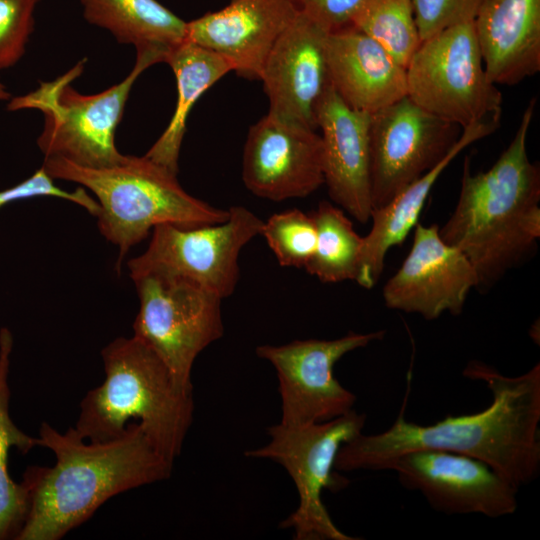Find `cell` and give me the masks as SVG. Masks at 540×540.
I'll return each mask as SVG.
<instances>
[{
    "label": "cell",
    "instance_id": "obj_21",
    "mask_svg": "<svg viewBox=\"0 0 540 540\" xmlns=\"http://www.w3.org/2000/svg\"><path fill=\"white\" fill-rule=\"evenodd\" d=\"M499 126V121L486 120L463 129L447 155L433 168L413 181L389 203L371 213L370 232L363 237L355 281L366 289L379 280L387 252L402 244L418 223L432 187L449 164L469 145L481 140Z\"/></svg>",
    "mask_w": 540,
    "mask_h": 540
},
{
    "label": "cell",
    "instance_id": "obj_13",
    "mask_svg": "<svg viewBox=\"0 0 540 540\" xmlns=\"http://www.w3.org/2000/svg\"><path fill=\"white\" fill-rule=\"evenodd\" d=\"M408 490L420 492L436 511L499 518L513 514L519 489L476 458L443 450H416L388 467Z\"/></svg>",
    "mask_w": 540,
    "mask_h": 540
},
{
    "label": "cell",
    "instance_id": "obj_22",
    "mask_svg": "<svg viewBox=\"0 0 540 540\" xmlns=\"http://www.w3.org/2000/svg\"><path fill=\"white\" fill-rule=\"evenodd\" d=\"M164 62L175 75L176 106L166 129L144 156L177 174L187 118L194 104L233 67L218 53L187 40L171 48Z\"/></svg>",
    "mask_w": 540,
    "mask_h": 540
},
{
    "label": "cell",
    "instance_id": "obj_1",
    "mask_svg": "<svg viewBox=\"0 0 540 540\" xmlns=\"http://www.w3.org/2000/svg\"><path fill=\"white\" fill-rule=\"evenodd\" d=\"M463 375L482 381L490 390L492 402L484 410L419 425L407 421L402 409L386 431L360 433L344 443L336 455L335 470H388L405 453L443 450L481 460L518 489L530 484L540 471L539 363L511 377L471 360Z\"/></svg>",
    "mask_w": 540,
    "mask_h": 540
},
{
    "label": "cell",
    "instance_id": "obj_29",
    "mask_svg": "<svg viewBox=\"0 0 540 540\" xmlns=\"http://www.w3.org/2000/svg\"><path fill=\"white\" fill-rule=\"evenodd\" d=\"M421 41L460 23L474 21L484 0H411Z\"/></svg>",
    "mask_w": 540,
    "mask_h": 540
},
{
    "label": "cell",
    "instance_id": "obj_32",
    "mask_svg": "<svg viewBox=\"0 0 540 540\" xmlns=\"http://www.w3.org/2000/svg\"><path fill=\"white\" fill-rule=\"evenodd\" d=\"M10 98H11V94L9 93L5 84L0 79V102L8 101Z\"/></svg>",
    "mask_w": 540,
    "mask_h": 540
},
{
    "label": "cell",
    "instance_id": "obj_30",
    "mask_svg": "<svg viewBox=\"0 0 540 540\" xmlns=\"http://www.w3.org/2000/svg\"><path fill=\"white\" fill-rule=\"evenodd\" d=\"M39 196H52L73 202L95 217L100 212L97 200L92 198L84 188L80 187L72 192L61 189L42 166L29 178L0 190V209L11 202Z\"/></svg>",
    "mask_w": 540,
    "mask_h": 540
},
{
    "label": "cell",
    "instance_id": "obj_33",
    "mask_svg": "<svg viewBox=\"0 0 540 540\" xmlns=\"http://www.w3.org/2000/svg\"><path fill=\"white\" fill-rule=\"evenodd\" d=\"M34 1H36V2H38V3H39V2L41 1V0H34Z\"/></svg>",
    "mask_w": 540,
    "mask_h": 540
},
{
    "label": "cell",
    "instance_id": "obj_12",
    "mask_svg": "<svg viewBox=\"0 0 540 540\" xmlns=\"http://www.w3.org/2000/svg\"><path fill=\"white\" fill-rule=\"evenodd\" d=\"M457 129V125L429 113L407 95L372 113L369 147L373 210L385 206L438 164L460 136Z\"/></svg>",
    "mask_w": 540,
    "mask_h": 540
},
{
    "label": "cell",
    "instance_id": "obj_10",
    "mask_svg": "<svg viewBox=\"0 0 540 540\" xmlns=\"http://www.w3.org/2000/svg\"><path fill=\"white\" fill-rule=\"evenodd\" d=\"M133 282L139 298L134 336L158 355L179 385L192 388L197 356L223 336V299L177 277L148 274Z\"/></svg>",
    "mask_w": 540,
    "mask_h": 540
},
{
    "label": "cell",
    "instance_id": "obj_9",
    "mask_svg": "<svg viewBox=\"0 0 540 540\" xmlns=\"http://www.w3.org/2000/svg\"><path fill=\"white\" fill-rule=\"evenodd\" d=\"M228 211L227 220L218 224L154 227L147 249L127 263L130 278L166 275L192 282L222 299L232 295L240 278L241 250L260 235L263 221L243 206Z\"/></svg>",
    "mask_w": 540,
    "mask_h": 540
},
{
    "label": "cell",
    "instance_id": "obj_5",
    "mask_svg": "<svg viewBox=\"0 0 540 540\" xmlns=\"http://www.w3.org/2000/svg\"><path fill=\"white\" fill-rule=\"evenodd\" d=\"M42 167L52 178L78 183L96 196L99 231L119 248L118 271L128 251L158 225L192 228L222 223L229 217L228 210L190 195L177 174L146 156L125 155L118 164L104 168L49 157Z\"/></svg>",
    "mask_w": 540,
    "mask_h": 540
},
{
    "label": "cell",
    "instance_id": "obj_11",
    "mask_svg": "<svg viewBox=\"0 0 540 540\" xmlns=\"http://www.w3.org/2000/svg\"><path fill=\"white\" fill-rule=\"evenodd\" d=\"M384 330L349 332L333 340H295L283 345H260L256 354L274 367L282 402L281 424L301 426L324 422L351 410L355 395L333 374L347 353L383 339Z\"/></svg>",
    "mask_w": 540,
    "mask_h": 540
},
{
    "label": "cell",
    "instance_id": "obj_18",
    "mask_svg": "<svg viewBox=\"0 0 540 540\" xmlns=\"http://www.w3.org/2000/svg\"><path fill=\"white\" fill-rule=\"evenodd\" d=\"M371 114L350 108L329 84L318 106L323 175L331 200L365 224L373 210L370 182Z\"/></svg>",
    "mask_w": 540,
    "mask_h": 540
},
{
    "label": "cell",
    "instance_id": "obj_17",
    "mask_svg": "<svg viewBox=\"0 0 540 540\" xmlns=\"http://www.w3.org/2000/svg\"><path fill=\"white\" fill-rule=\"evenodd\" d=\"M298 12L294 0H231L187 22L185 40L226 58L238 76L259 80L270 50Z\"/></svg>",
    "mask_w": 540,
    "mask_h": 540
},
{
    "label": "cell",
    "instance_id": "obj_14",
    "mask_svg": "<svg viewBox=\"0 0 540 540\" xmlns=\"http://www.w3.org/2000/svg\"><path fill=\"white\" fill-rule=\"evenodd\" d=\"M477 285L474 267L461 250L441 238L438 225L417 223L410 252L386 282L382 296L390 309L434 320L444 313L460 314Z\"/></svg>",
    "mask_w": 540,
    "mask_h": 540
},
{
    "label": "cell",
    "instance_id": "obj_23",
    "mask_svg": "<svg viewBox=\"0 0 540 540\" xmlns=\"http://www.w3.org/2000/svg\"><path fill=\"white\" fill-rule=\"evenodd\" d=\"M84 18L136 49L167 50L186 39L184 20L157 0H79Z\"/></svg>",
    "mask_w": 540,
    "mask_h": 540
},
{
    "label": "cell",
    "instance_id": "obj_19",
    "mask_svg": "<svg viewBox=\"0 0 540 540\" xmlns=\"http://www.w3.org/2000/svg\"><path fill=\"white\" fill-rule=\"evenodd\" d=\"M329 83L352 109L372 114L406 96V70L379 43L352 25L328 32Z\"/></svg>",
    "mask_w": 540,
    "mask_h": 540
},
{
    "label": "cell",
    "instance_id": "obj_28",
    "mask_svg": "<svg viewBox=\"0 0 540 540\" xmlns=\"http://www.w3.org/2000/svg\"><path fill=\"white\" fill-rule=\"evenodd\" d=\"M34 0H0V70L17 63L33 30Z\"/></svg>",
    "mask_w": 540,
    "mask_h": 540
},
{
    "label": "cell",
    "instance_id": "obj_3",
    "mask_svg": "<svg viewBox=\"0 0 540 540\" xmlns=\"http://www.w3.org/2000/svg\"><path fill=\"white\" fill-rule=\"evenodd\" d=\"M535 108L533 98L489 170L473 173L466 158L455 209L439 228L441 238L468 258L479 288L494 285L528 259L540 238V167L527 152Z\"/></svg>",
    "mask_w": 540,
    "mask_h": 540
},
{
    "label": "cell",
    "instance_id": "obj_25",
    "mask_svg": "<svg viewBox=\"0 0 540 540\" xmlns=\"http://www.w3.org/2000/svg\"><path fill=\"white\" fill-rule=\"evenodd\" d=\"M312 216L317 240L305 270L324 283L355 280L363 237L344 210L328 201L320 202Z\"/></svg>",
    "mask_w": 540,
    "mask_h": 540
},
{
    "label": "cell",
    "instance_id": "obj_7",
    "mask_svg": "<svg viewBox=\"0 0 540 540\" xmlns=\"http://www.w3.org/2000/svg\"><path fill=\"white\" fill-rule=\"evenodd\" d=\"M405 70L406 95L429 113L463 129L500 121L503 97L486 73L474 21L422 41Z\"/></svg>",
    "mask_w": 540,
    "mask_h": 540
},
{
    "label": "cell",
    "instance_id": "obj_26",
    "mask_svg": "<svg viewBox=\"0 0 540 540\" xmlns=\"http://www.w3.org/2000/svg\"><path fill=\"white\" fill-rule=\"evenodd\" d=\"M406 68L421 44L411 0H365L351 24Z\"/></svg>",
    "mask_w": 540,
    "mask_h": 540
},
{
    "label": "cell",
    "instance_id": "obj_15",
    "mask_svg": "<svg viewBox=\"0 0 540 540\" xmlns=\"http://www.w3.org/2000/svg\"><path fill=\"white\" fill-rule=\"evenodd\" d=\"M242 180L259 198L307 197L324 184L321 136L267 113L248 130Z\"/></svg>",
    "mask_w": 540,
    "mask_h": 540
},
{
    "label": "cell",
    "instance_id": "obj_6",
    "mask_svg": "<svg viewBox=\"0 0 540 540\" xmlns=\"http://www.w3.org/2000/svg\"><path fill=\"white\" fill-rule=\"evenodd\" d=\"M136 62L120 83L94 95H83L69 82L80 74L83 61L67 75L40 89L8 100L7 108L41 110L45 125L37 139L44 158L60 157L89 168L110 167L125 155L115 145V132L130 90L151 65L164 62L169 50L160 47L136 49Z\"/></svg>",
    "mask_w": 540,
    "mask_h": 540
},
{
    "label": "cell",
    "instance_id": "obj_8",
    "mask_svg": "<svg viewBox=\"0 0 540 540\" xmlns=\"http://www.w3.org/2000/svg\"><path fill=\"white\" fill-rule=\"evenodd\" d=\"M366 415L354 410L334 419L301 426L276 424L268 428L270 442L245 452L247 457L268 458L282 465L299 495L295 512L281 528L293 529L296 540H354L333 523L321 499L322 491H336L348 479L336 473L340 447L362 433Z\"/></svg>",
    "mask_w": 540,
    "mask_h": 540
},
{
    "label": "cell",
    "instance_id": "obj_27",
    "mask_svg": "<svg viewBox=\"0 0 540 540\" xmlns=\"http://www.w3.org/2000/svg\"><path fill=\"white\" fill-rule=\"evenodd\" d=\"M260 235L283 267L305 268L315 251V221L312 214L299 209L271 215L263 221Z\"/></svg>",
    "mask_w": 540,
    "mask_h": 540
},
{
    "label": "cell",
    "instance_id": "obj_20",
    "mask_svg": "<svg viewBox=\"0 0 540 540\" xmlns=\"http://www.w3.org/2000/svg\"><path fill=\"white\" fill-rule=\"evenodd\" d=\"M474 27L494 84L516 85L540 71V0H484Z\"/></svg>",
    "mask_w": 540,
    "mask_h": 540
},
{
    "label": "cell",
    "instance_id": "obj_4",
    "mask_svg": "<svg viewBox=\"0 0 540 540\" xmlns=\"http://www.w3.org/2000/svg\"><path fill=\"white\" fill-rule=\"evenodd\" d=\"M101 356L105 378L82 399L76 432L91 442L110 441L123 436L133 419L174 464L192 424V388L179 385L158 355L134 335L116 338Z\"/></svg>",
    "mask_w": 540,
    "mask_h": 540
},
{
    "label": "cell",
    "instance_id": "obj_16",
    "mask_svg": "<svg viewBox=\"0 0 540 540\" xmlns=\"http://www.w3.org/2000/svg\"><path fill=\"white\" fill-rule=\"evenodd\" d=\"M328 31L299 9L270 50L259 80L269 102L268 113L312 130L329 86L325 57Z\"/></svg>",
    "mask_w": 540,
    "mask_h": 540
},
{
    "label": "cell",
    "instance_id": "obj_24",
    "mask_svg": "<svg viewBox=\"0 0 540 540\" xmlns=\"http://www.w3.org/2000/svg\"><path fill=\"white\" fill-rule=\"evenodd\" d=\"M13 335L0 328V540H15L28 512V492L24 484L15 482L8 470V455L12 448L22 454L38 446V437L24 433L13 422L9 403L11 391L8 378Z\"/></svg>",
    "mask_w": 540,
    "mask_h": 540
},
{
    "label": "cell",
    "instance_id": "obj_31",
    "mask_svg": "<svg viewBox=\"0 0 540 540\" xmlns=\"http://www.w3.org/2000/svg\"><path fill=\"white\" fill-rule=\"evenodd\" d=\"M298 8L331 32L351 24L365 0H294Z\"/></svg>",
    "mask_w": 540,
    "mask_h": 540
},
{
    "label": "cell",
    "instance_id": "obj_2",
    "mask_svg": "<svg viewBox=\"0 0 540 540\" xmlns=\"http://www.w3.org/2000/svg\"><path fill=\"white\" fill-rule=\"evenodd\" d=\"M39 447L51 450L52 467L29 466L22 483L28 512L15 540H59L122 492L166 480L173 464L152 445L139 423L110 441L87 442L69 427L40 426Z\"/></svg>",
    "mask_w": 540,
    "mask_h": 540
}]
</instances>
